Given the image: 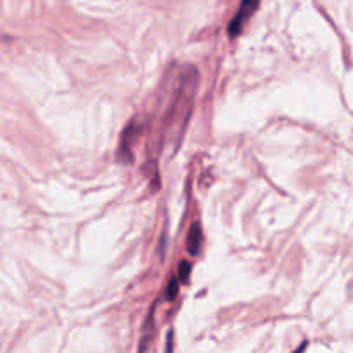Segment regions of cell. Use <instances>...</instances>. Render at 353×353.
Returning a JSON list of instances; mask_svg holds the SVG:
<instances>
[{
    "label": "cell",
    "mask_w": 353,
    "mask_h": 353,
    "mask_svg": "<svg viewBox=\"0 0 353 353\" xmlns=\"http://www.w3.org/2000/svg\"><path fill=\"white\" fill-rule=\"evenodd\" d=\"M259 3H261V0H241L240 10H238V14L231 19L230 26H228V33H230L231 38H236L240 34L241 28L250 19L252 14L257 10Z\"/></svg>",
    "instance_id": "cell-1"
},
{
    "label": "cell",
    "mask_w": 353,
    "mask_h": 353,
    "mask_svg": "<svg viewBox=\"0 0 353 353\" xmlns=\"http://www.w3.org/2000/svg\"><path fill=\"white\" fill-rule=\"evenodd\" d=\"M202 247V230L199 224H193L188 233V250L192 255H196Z\"/></svg>",
    "instance_id": "cell-2"
},
{
    "label": "cell",
    "mask_w": 353,
    "mask_h": 353,
    "mask_svg": "<svg viewBox=\"0 0 353 353\" xmlns=\"http://www.w3.org/2000/svg\"><path fill=\"white\" fill-rule=\"evenodd\" d=\"M188 276H190V264L188 262L183 261L181 264H179V278H181V281H188Z\"/></svg>",
    "instance_id": "cell-3"
},
{
    "label": "cell",
    "mask_w": 353,
    "mask_h": 353,
    "mask_svg": "<svg viewBox=\"0 0 353 353\" xmlns=\"http://www.w3.org/2000/svg\"><path fill=\"white\" fill-rule=\"evenodd\" d=\"M178 285L179 283L176 281V279H172L171 285H169V288H168V293H165V295H168V300L176 299V295H178Z\"/></svg>",
    "instance_id": "cell-4"
}]
</instances>
